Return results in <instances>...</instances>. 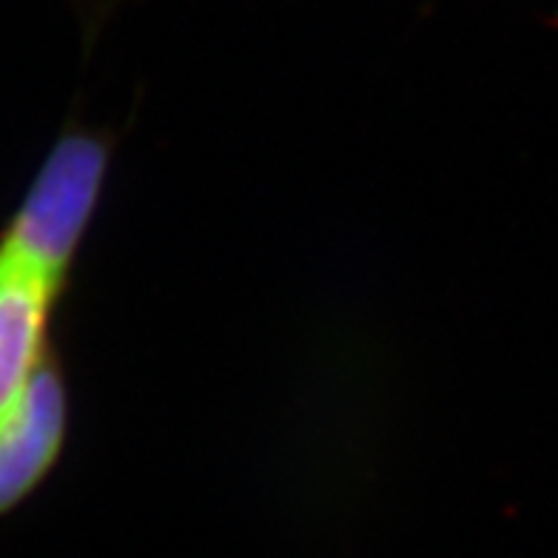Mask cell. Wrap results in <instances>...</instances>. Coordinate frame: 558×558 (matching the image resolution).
<instances>
[{
    "mask_svg": "<svg viewBox=\"0 0 558 558\" xmlns=\"http://www.w3.org/2000/svg\"><path fill=\"white\" fill-rule=\"evenodd\" d=\"M114 160L106 129L69 123L0 228V427L58 356L54 316L72 286Z\"/></svg>",
    "mask_w": 558,
    "mask_h": 558,
    "instance_id": "cell-1",
    "label": "cell"
}]
</instances>
